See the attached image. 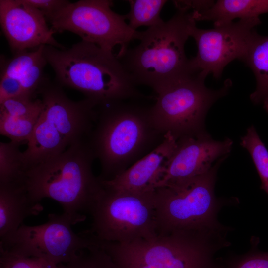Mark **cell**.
<instances>
[{
    "instance_id": "12",
    "label": "cell",
    "mask_w": 268,
    "mask_h": 268,
    "mask_svg": "<svg viewBox=\"0 0 268 268\" xmlns=\"http://www.w3.org/2000/svg\"><path fill=\"white\" fill-rule=\"evenodd\" d=\"M260 23L259 18L241 19L210 29L198 28L194 23L191 27L190 37L196 42L197 53L189 59L190 69L206 76L212 74L219 79L229 63L235 59L242 61L250 37Z\"/></svg>"
},
{
    "instance_id": "11",
    "label": "cell",
    "mask_w": 268,
    "mask_h": 268,
    "mask_svg": "<svg viewBox=\"0 0 268 268\" xmlns=\"http://www.w3.org/2000/svg\"><path fill=\"white\" fill-rule=\"evenodd\" d=\"M109 0H81L69 2L49 17L51 28L56 32L69 31L85 41L94 43L111 52L118 46L119 59L137 39L138 31L132 29L124 15L111 8Z\"/></svg>"
},
{
    "instance_id": "21",
    "label": "cell",
    "mask_w": 268,
    "mask_h": 268,
    "mask_svg": "<svg viewBox=\"0 0 268 268\" xmlns=\"http://www.w3.org/2000/svg\"><path fill=\"white\" fill-rule=\"evenodd\" d=\"M21 144L0 143V184H23L26 168Z\"/></svg>"
},
{
    "instance_id": "16",
    "label": "cell",
    "mask_w": 268,
    "mask_h": 268,
    "mask_svg": "<svg viewBox=\"0 0 268 268\" xmlns=\"http://www.w3.org/2000/svg\"><path fill=\"white\" fill-rule=\"evenodd\" d=\"M42 108L41 99L17 97L0 103V133L11 141L28 142Z\"/></svg>"
},
{
    "instance_id": "22",
    "label": "cell",
    "mask_w": 268,
    "mask_h": 268,
    "mask_svg": "<svg viewBox=\"0 0 268 268\" xmlns=\"http://www.w3.org/2000/svg\"><path fill=\"white\" fill-rule=\"evenodd\" d=\"M127 1L130 8L125 16L132 29L136 31L141 26L150 28L164 22L160 17V13L167 0H130Z\"/></svg>"
},
{
    "instance_id": "7",
    "label": "cell",
    "mask_w": 268,
    "mask_h": 268,
    "mask_svg": "<svg viewBox=\"0 0 268 268\" xmlns=\"http://www.w3.org/2000/svg\"><path fill=\"white\" fill-rule=\"evenodd\" d=\"M227 157L218 160L203 174L155 189L157 235L220 222L218 215L222 208L237 202L218 198L215 192L219 168Z\"/></svg>"
},
{
    "instance_id": "15",
    "label": "cell",
    "mask_w": 268,
    "mask_h": 268,
    "mask_svg": "<svg viewBox=\"0 0 268 268\" xmlns=\"http://www.w3.org/2000/svg\"><path fill=\"white\" fill-rule=\"evenodd\" d=\"M177 140L166 134L163 142L121 174L110 180H102L112 189L133 192L155 190L161 179L177 146Z\"/></svg>"
},
{
    "instance_id": "13",
    "label": "cell",
    "mask_w": 268,
    "mask_h": 268,
    "mask_svg": "<svg viewBox=\"0 0 268 268\" xmlns=\"http://www.w3.org/2000/svg\"><path fill=\"white\" fill-rule=\"evenodd\" d=\"M0 24L13 54L44 45L64 48L43 13L24 0H0Z\"/></svg>"
},
{
    "instance_id": "26",
    "label": "cell",
    "mask_w": 268,
    "mask_h": 268,
    "mask_svg": "<svg viewBox=\"0 0 268 268\" xmlns=\"http://www.w3.org/2000/svg\"><path fill=\"white\" fill-rule=\"evenodd\" d=\"M0 268H62L44 259L10 253L0 248Z\"/></svg>"
},
{
    "instance_id": "27",
    "label": "cell",
    "mask_w": 268,
    "mask_h": 268,
    "mask_svg": "<svg viewBox=\"0 0 268 268\" xmlns=\"http://www.w3.org/2000/svg\"><path fill=\"white\" fill-rule=\"evenodd\" d=\"M24 0L26 3L39 10L45 16L47 20L70 2L66 0Z\"/></svg>"
},
{
    "instance_id": "1",
    "label": "cell",
    "mask_w": 268,
    "mask_h": 268,
    "mask_svg": "<svg viewBox=\"0 0 268 268\" xmlns=\"http://www.w3.org/2000/svg\"><path fill=\"white\" fill-rule=\"evenodd\" d=\"M127 100L98 105L87 141L98 160L102 180H110L149 153L165 135L155 126L151 106Z\"/></svg>"
},
{
    "instance_id": "4",
    "label": "cell",
    "mask_w": 268,
    "mask_h": 268,
    "mask_svg": "<svg viewBox=\"0 0 268 268\" xmlns=\"http://www.w3.org/2000/svg\"><path fill=\"white\" fill-rule=\"evenodd\" d=\"M95 159L85 140L28 168L23 183L28 196L35 203L44 198L53 199L68 214H90L103 187L93 172Z\"/></svg>"
},
{
    "instance_id": "14",
    "label": "cell",
    "mask_w": 268,
    "mask_h": 268,
    "mask_svg": "<svg viewBox=\"0 0 268 268\" xmlns=\"http://www.w3.org/2000/svg\"><path fill=\"white\" fill-rule=\"evenodd\" d=\"M233 143L229 138L215 140L208 133L179 139L156 188L207 172L218 160L229 156Z\"/></svg>"
},
{
    "instance_id": "3",
    "label": "cell",
    "mask_w": 268,
    "mask_h": 268,
    "mask_svg": "<svg viewBox=\"0 0 268 268\" xmlns=\"http://www.w3.org/2000/svg\"><path fill=\"white\" fill-rule=\"evenodd\" d=\"M44 54L56 82L83 94L98 105L146 98L113 52L81 40L68 49L45 45Z\"/></svg>"
},
{
    "instance_id": "9",
    "label": "cell",
    "mask_w": 268,
    "mask_h": 268,
    "mask_svg": "<svg viewBox=\"0 0 268 268\" xmlns=\"http://www.w3.org/2000/svg\"><path fill=\"white\" fill-rule=\"evenodd\" d=\"M103 186L90 213L89 231L96 238L127 243L157 236L155 190L133 192Z\"/></svg>"
},
{
    "instance_id": "28",
    "label": "cell",
    "mask_w": 268,
    "mask_h": 268,
    "mask_svg": "<svg viewBox=\"0 0 268 268\" xmlns=\"http://www.w3.org/2000/svg\"><path fill=\"white\" fill-rule=\"evenodd\" d=\"M173 3L178 10L189 12H200L211 7L215 1L213 0H173Z\"/></svg>"
},
{
    "instance_id": "8",
    "label": "cell",
    "mask_w": 268,
    "mask_h": 268,
    "mask_svg": "<svg viewBox=\"0 0 268 268\" xmlns=\"http://www.w3.org/2000/svg\"><path fill=\"white\" fill-rule=\"evenodd\" d=\"M206 76L190 73L172 81L157 93L151 106V114L157 128L164 135L170 134L177 140L207 133L205 118L208 110L225 96L232 85L226 80L219 89L208 88Z\"/></svg>"
},
{
    "instance_id": "24",
    "label": "cell",
    "mask_w": 268,
    "mask_h": 268,
    "mask_svg": "<svg viewBox=\"0 0 268 268\" xmlns=\"http://www.w3.org/2000/svg\"><path fill=\"white\" fill-rule=\"evenodd\" d=\"M60 265L62 268H115L110 257L98 242L79 251L68 263Z\"/></svg>"
},
{
    "instance_id": "19",
    "label": "cell",
    "mask_w": 268,
    "mask_h": 268,
    "mask_svg": "<svg viewBox=\"0 0 268 268\" xmlns=\"http://www.w3.org/2000/svg\"><path fill=\"white\" fill-rule=\"evenodd\" d=\"M267 13L268 0H219L207 9L191 12L195 21H211L214 26L232 22L236 18H259Z\"/></svg>"
},
{
    "instance_id": "18",
    "label": "cell",
    "mask_w": 268,
    "mask_h": 268,
    "mask_svg": "<svg viewBox=\"0 0 268 268\" xmlns=\"http://www.w3.org/2000/svg\"><path fill=\"white\" fill-rule=\"evenodd\" d=\"M43 210L40 203L31 200L23 184H0V241L14 234L25 218Z\"/></svg>"
},
{
    "instance_id": "17",
    "label": "cell",
    "mask_w": 268,
    "mask_h": 268,
    "mask_svg": "<svg viewBox=\"0 0 268 268\" xmlns=\"http://www.w3.org/2000/svg\"><path fill=\"white\" fill-rule=\"evenodd\" d=\"M45 46L15 53L10 59L1 61L0 76L16 80L26 97L38 98L48 81L44 73L47 64L44 54Z\"/></svg>"
},
{
    "instance_id": "23",
    "label": "cell",
    "mask_w": 268,
    "mask_h": 268,
    "mask_svg": "<svg viewBox=\"0 0 268 268\" xmlns=\"http://www.w3.org/2000/svg\"><path fill=\"white\" fill-rule=\"evenodd\" d=\"M240 143L250 154L261 180V189L268 195V150L253 125L247 129Z\"/></svg>"
},
{
    "instance_id": "20",
    "label": "cell",
    "mask_w": 268,
    "mask_h": 268,
    "mask_svg": "<svg viewBox=\"0 0 268 268\" xmlns=\"http://www.w3.org/2000/svg\"><path fill=\"white\" fill-rule=\"evenodd\" d=\"M242 61L251 68L256 79V89L250 99L253 103L261 105L268 114V36L255 30Z\"/></svg>"
},
{
    "instance_id": "25",
    "label": "cell",
    "mask_w": 268,
    "mask_h": 268,
    "mask_svg": "<svg viewBox=\"0 0 268 268\" xmlns=\"http://www.w3.org/2000/svg\"><path fill=\"white\" fill-rule=\"evenodd\" d=\"M258 243L257 238H252L247 253L220 261L219 268H268V252L259 250Z\"/></svg>"
},
{
    "instance_id": "2",
    "label": "cell",
    "mask_w": 268,
    "mask_h": 268,
    "mask_svg": "<svg viewBox=\"0 0 268 268\" xmlns=\"http://www.w3.org/2000/svg\"><path fill=\"white\" fill-rule=\"evenodd\" d=\"M232 230L219 222L127 243L99 240V245L115 268H219L215 255L230 246Z\"/></svg>"
},
{
    "instance_id": "5",
    "label": "cell",
    "mask_w": 268,
    "mask_h": 268,
    "mask_svg": "<svg viewBox=\"0 0 268 268\" xmlns=\"http://www.w3.org/2000/svg\"><path fill=\"white\" fill-rule=\"evenodd\" d=\"M196 23L190 12L178 10L167 21L138 31V44L119 58L134 84L147 86L157 93L163 88L193 72L185 45Z\"/></svg>"
},
{
    "instance_id": "10",
    "label": "cell",
    "mask_w": 268,
    "mask_h": 268,
    "mask_svg": "<svg viewBox=\"0 0 268 268\" xmlns=\"http://www.w3.org/2000/svg\"><path fill=\"white\" fill-rule=\"evenodd\" d=\"M85 219V215L49 214L44 224L28 226L23 223L14 234L0 241V248L58 265L67 264L79 251L97 244V239L89 230L77 234L71 228Z\"/></svg>"
},
{
    "instance_id": "6",
    "label": "cell",
    "mask_w": 268,
    "mask_h": 268,
    "mask_svg": "<svg viewBox=\"0 0 268 268\" xmlns=\"http://www.w3.org/2000/svg\"><path fill=\"white\" fill-rule=\"evenodd\" d=\"M40 95L42 111L23 152L26 170L87 140L96 118L95 102L72 100L57 82L48 81Z\"/></svg>"
}]
</instances>
